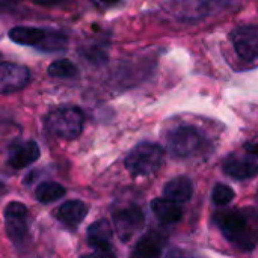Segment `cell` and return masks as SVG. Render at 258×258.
<instances>
[{
	"label": "cell",
	"mask_w": 258,
	"mask_h": 258,
	"mask_svg": "<svg viewBox=\"0 0 258 258\" xmlns=\"http://www.w3.org/2000/svg\"><path fill=\"white\" fill-rule=\"evenodd\" d=\"M215 219L222 236L236 248L251 251L258 245V212L254 209L219 212Z\"/></svg>",
	"instance_id": "6da1fadb"
},
{
	"label": "cell",
	"mask_w": 258,
	"mask_h": 258,
	"mask_svg": "<svg viewBox=\"0 0 258 258\" xmlns=\"http://www.w3.org/2000/svg\"><path fill=\"white\" fill-rule=\"evenodd\" d=\"M165 159V151L160 145L153 142H142L136 145L125 157V168L135 177H147L160 169Z\"/></svg>",
	"instance_id": "7a4b0ae2"
},
{
	"label": "cell",
	"mask_w": 258,
	"mask_h": 258,
	"mask_svg": "<svg viewBox=\"0 0 258 258\" xmlns=\"http://www.w3.org/2000/svg\"><path fill=\"white\" fill-rule=\"evenodd\" d=\"M45 125L53 136L71 141L82 135L85 116L79 107H62L48 113Z\"/></svg>",
	"instance_id": "3957f363"
},
{
	"label": "cell",
	"mask_w": 258,
	"mask_h": 258,
	"mask_svg": "<svg viewBox=\"0 0 258 258\" xmlns=\"http://www.w3.org/2000/svg\"><path fill=\"white\" fill-rule=\"evenodd\" d=\"M204 144L203 133L194 125H178L168 135V150L175 159L195 156Z\"/></svg>",
	"instance_id": "277c9868"
},
{
	"label": "cell",
	"mask_w": 258,
	"mask_h": 258,
	"mask_svg": "<svg viewBox=\"0 0 258 258\" xmlns=\"http://www.w3.org/2000/svg\"><path fill=\"white\" fill-rule=\"evenodd\" d=\"M5 228L9 240L21 248L29 240V222H27V209L24 204L11 201L5 207Z\"/></svg>",
	"instance_id": "5b68a950"
},
{
	"label": "cell",
	"mask_w": 258,
	"mask_h": 258,
	"mask_svg": "<svg viewBox=\"0 0 258 258\" xmlns=\"http://www.w3.org/2000/svg\"><path fill=\"white\" fill-rule=\"evenodd\" d=\"M112 219L116 234L122 242H128L130 239H133V236L138 234L145 224L144 212L138 206H128L121 210H116Z\"/></svg>",
	"instance_id": "8992f818"
},
{
	"label": "cell",
	"mask_w": 258,
	"mask_h": 258,
	"mask_svg": "<svg viewBox=\"0 0 258 258\" xmlns=\"http://www.w3.org/2000/svg\"><path fill=\"white\" fill-rule=\"evenodd\" d=\"M231 42L236 53L246 62L258 59V24H246L233 30Z\"/></svg>",
	"instance_id": "52a82bcc"
},
{
	"label": "cell",
	"mask_w": 258,
	"mask_h": 258,
	"mask_svg": "<svg viewBox=\"0 0 258 258\" xmlns=\"http://www.w3.org/2000/svg\"><path fill=\"white\" fill-rule=\"evenodd\" d=\"M29 70L23 65L5 62L0 67V91L2 94H11L23 89L29 83Z\"/></svg>",
	"instance_id": "ba28073f"
},
{
	"label": "cell",
	"mask_w": 258,
	"mask_h": 258,
	"mask_svg": "<svg viewBox=\"0 0 258 258\" xmlns=\"http://www.w3.org/2000/svg\"><path fill=\"white\" fill-rule=\"evenodd\" d=\"M222 169L234 180H248L258 174V160L255 156H237L233 154L224 160Z\"/></svg>",
	"instance_id": "9c48e42d"
},
{
	"label": "cell",
	"mask_w": 258,
	"mask_h": 258,
	"mask_svg": "<svg viewBox=\"0 0 258 258\" xmlns=\"http://www.w3.org/2000/svg\"><path fill=\"white\" fill-rule=\"evenodd\" d=\"M112 237H113V231L107 219L95 221L94 224L89 225L86 233L88 246L104 255H107L112 249Z\"/></svg>",
	"instance_id": "30bf717a"
},
{
	"label": "cell",
	"mask_w": 258,
	"mask_h": 258,
	"mask_svg": "<svg viewBox=\"0 0 258 258\" xmlns=\"http://www.w3.org/2000/svg\"><path fill=\"white\" fill-rule=\"evenodd\" d=\"M88 215V206L80 200L65 201L56 209V218L67 228L76 230Z\"/></svg>",
	"instance_id": "8fae6325"
},
{
	"label": "cell",
	"mask_w": 258,
	"mask_h": 258,
	"mask_svg": "<svg viewBox=\"0 0 258 258\" xmlns=\"http://www.w3.org/2000/svg\"><path fill=\"white\" fill-rule=\"evenodd\" d=\"M41 156L39 147L36 142L33 141H27L23 142L20 145H15L8 157V163L9 166H12L14 169H23L32 163H35Z\"/></svg>",
	"instance_id": "7c38bea8"
},
{
	"label": "cell",
	"mask_w": 258,
	"mask_h": 258,
	"mask_svg": "<svg viewBox=\"0 0 258 258\" xmlns=\"http://www.w3.org/2000/svg\"><path fill=\"white\" fill-rule=\"evenodd\" d=\"M181 203L172 201L169 198H156L151 201V210L154 216L163 224H177L183 218Z\"/></svg>",
	"instance_id": "4fadbf2b"
},
{
	"label": "cell",
	"mask_w": 258,
	"mask_h": 258,
	"mask_svg": "<svg viewBox=\"0 0 258 258\" xmlns=\"http://www.w3.org/2000/svg\"><path fill=\"white\" fill-rule=\"evenodd\" d=\"M165 245H166V237L160 231H150L136 243L133 249V257H159Z\"/></svg>",
	"instance_id": "5bb4252c"
},
{
	"label": "cell",
	"mask_w": 258,
	"mask_h": 258,
	"mask_svg": "<svg viewBox=\"0 0 258 258\" xmlns=\"http://www.w3.org/2000/svg\"><path fill=\"white\" fill-rule=\"evenodd\" d=\"M48 32H45L41 27H32V26H15L9 30L8 36L20 45H30V47H39L42 41L45 39Z\"/></svg>",
	"instance_id": "9a60e30c"
},
{
	"label": "cell",
	"mask_w": 258,
	"mask_h": 258,
	"mask_svg": "<svg viewBox=\"0 0 258 258\" xmlns=\"http://www.w3.org/2000/svg\"><path fill=\"white\" fill-rule=\"evenodd\" d=\"M194 194L192 181L187 177H177L168 181L163 187V197L177 201V203H186L190 200Z\"/></svg>",
	"instance_id": "2e32d148"
},
{
	"label": "cell",
	"mask_w": 258,
	"mask_h": 258,
	"mask_svg": "<svg viewBox=\"0 0 258 258\" xmlns=\"http://www.w3.org/2000/svg\"><path fill=\"white\" fill-rule=\"evenodd\" d=\"M65 194H67V189L62 184L54 183V181H44L35 190V197L41 204L54 203V201L63 198Z\"/></svg>",
	"instance_id": "e0dca14e"
},
{
	"label": "cell",
	"mask_w": 258,
	"mask_h": 258,
	"mask_svg": "<svg viewBox=\"0 0 258 258\" xmlns=\"http://www.w3.org/2000/svg\"><path fill=\"white\" fill-rule=\"evenodd\" d=\"M47 73L54 79H77L80 76L77 65L73 63L70 59H57L51 62Z\"/></svg>",
	"instance_id": "ac0fdd59"
},
{
	"label": "cell",
	"mask_w": 258,
	"mask_h": 258,
	"mask_svg": "<svg viewBox=\"0 0 258 258\" xmlns=\"http://www.w3.org/2000/svg\"><path fill=\"white\" fill-rule=\"evenodd\" d=\"M234 197H236L234 190L224 183L216 184L212 192V200L216 206H228L234 200Z\"/></svg>",
	"instance_id": "d6986e66"
},
{
	"label": "cell",
	"mask_w": 258,
	"mask_h": 258,
	"mask_svg": "<svg viewBox=\"0 0 258 258\" xmlns=\"http://www.w3.org/2000/svg\"><path fill=\"white\" fill-rule=\"evenodd\" d=\"M67 45V38L59 33V32H48L45 39L42 41V44L38 47L44 51H53V50H60L65 48Z\"/></svg>",
	"instance_id": "ffe728a7"
},
{
	"label": "cell",
	"mask_w": 258,
	"mask_h": 258,
	"mask_svg": "<svg viewBox=\"0 0 258 258\" xmlns=\"http://www.w3.org/2000/svg\"><path fill=\"white\" fill-rule=\"evenodd\" d=\"M82 56L83 57H86V59H89L91 62H94V63H103V62H106L107 60V57H106V53H103L101 50H98V48H91V50H83V53H82Z\"/></svg>",
	"instance_id": "44dd1931"
},
{
	"label": "cell",
	"mask_w": 258,
	"mask_h": 258,
	"mask_svg": "<svg viewBox=\"0 0 258 258\" xmlns=\"http://www.w3.org/2000/svg\"><path fill=\"white\" fill-rule=\"evenodd\" d=\"M33 3L39 5V6H48V8H53V6H57L60 3H63L65 0H32Z\"/></svg>",
	"instance_id": "7402d4cb"
},
{
	"label": "cell",
	"mask_w": 258,
	"mask_h": 258,
	"mask_svg": "<svg viewBox=\"0 0 258 258\" xmlns=\"http://www.w3.org/2000/svg\"><path fill=\"white\" fill-rule=\"evenodd\" d=\"M245 150H246L249 154L257 156L258 157V141L257 142H248V144H245Z\"/></svg>",
	"instance_id": "603a6c76"
},
{
	"label": "cell",
	"mask_w": 258,
	"mask_h": 258,
	"mask_svg": "<svg viewBox=\"0 0 258 258\" xmlns=\"http://www.w3.org/2000/svg\"><path fill=\"white\" fill-rule=\"evenodd\" d=\"M101 2H104V3H107V5H113V3H116V2H119V0H101Z\"/></svg>",
	"instance_id": "cb8c5ba5"
}]
</instances>
